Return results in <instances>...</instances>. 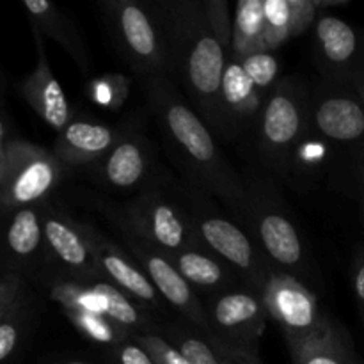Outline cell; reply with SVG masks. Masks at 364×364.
Here are the masks:
<instances>
[{"instance_id": "obj_17", "label": "cell", "mask_w": 364, "mask_h": 364, "mask_svg": "<svg viewBox=\"0 0 364 364\" xmlns=\"http://www.w3.org/2000/svg\"><path fill=\"white\" fill-rule=\"evenodd\" d=\"M32 34H34L38 60H36L34 70L18 84V91H20L21 98L27 102V105L52 130L60 134L73 121L75 114L63 85L59 84L52 66H50L41 32L32 28Z\"/></svg>"}, {"instance_id": "obj_30", "label": "cell", "mask_w": 364, "mask_h": 364, "mask_svg": "<svg viewBox=\"0 0 364 364\" xmlns=\"http://www.w3.org/2000/svg\"><path fill=\"white\" fill-rule=\"evenodd\" d=\"M28 313L31 311L23 299L0 320V364L7 361L20 347L28 329Z\"/></svg>"}, {"instance_id": "obj_11", "label": "cell", "mask_w": 364, "mask_h": 364, "mask_svg": "<svg viewBox=\"0 0 364 364\" xmlns=\"http://www.w3.org/2000/svg\"><path fill=\"white\" fill-rule=\"evenodd\" d=\"M313 52L323 80L359 85L364 78V28L333 13H320L313 25Z\"/></svg>"}, {"instance_id": "obj_25", "label": "cell", "mask_w": 364, "mask_h": 364, "mask_svg": "<svg viewBox=\"0 0 364 364\" xmlns=\"http://www.w3.org/2000/svg\"><path fill=\"white\" fill-rule=\"evenodd\" d=\"M318 14L315 0H265L263 52H274L281 43L313 28Z\"/></svg>"}, {"instance_id": "obj_32", "label": "cell", "mask_w": 364, "mask_h": 364, "mask_svg": "<svg viewBox=\"0 0 364 364\" xmlns=\"http://www.w3.org/2000/svg\"><path fill=\"white\" fill-rule=\"evenodd\" d=\"M134 338L149 352L156 364H191L183 358V354L160 333L134 334Z\"/></svg>"}, {"instance_id": "obj_15", "label": "cell", "mask_w": 364, "mask_h": 364, "mask_svg": "<svg viewBox=\"0 0 364 364\" xmlns=\"http://www.w3.org/2000/svg\"><path fill=\"white\" fill-rule=\"evenodd\" d=\"M84 230L87 235L89 245H91L92 256L96 259V265H98L100 276L103 279L119 288L121 291H124L128 297L134 299L137 304H141L148 311L153 313L166 308L167 304L162 301V297L155 290L151 281L148 279L144 270L123 247L114 244L110 238L100 233L91 224H84Z\"/></svg>"}, {"instance_id": "obj_10", "label": "cell", "mask_w": 364, "mask_h": 364, "mask_svg": "<svg viewBox=\"0 0 364 364\" xmlns=\"http://www.w3.org/2000/svg\"><path fill=\"white\" fill-rule=\"evenodd\" d=\"M206 316L205 336L226 347L258 355L265 333V302L259 291L238 287L203 299Z\"/></svg>"}, {"instance_id": "obj_6", "label": "cell", "mask_w": 364, "mask_h": 364, "mask_svg": "<svg viewBox=\"0 0 364 364\" xmlns=\"http://www.w3.org/2000/svg\"><path fill=\"white\" fill-rule=\"evenodd\" d=\"M311 89L302 78L281 77L256 123V151L272 173L287 178L295 149L308 134Z\"/></svg>"}, {"instance_id": "obj_20", "label": "cell", "mask_w": 364, "mask_h": 364, "mask_svg": "<svg viewBox=\"0 0 364 364\" xmlns=\"http://www.w3.org/2000/svg\"><path fill=\"white\" fill-rule=\"evenodd\" d=\"M294 364H361L350 334L327 315L315 333L284 340Z\"/></svg>"}, {"instance_id": "obj_21", "label": "cell", "mask_w": 364, "mask_h": 364, "mask_svg": "<svg viewBox=\"0 0 364 364\" xmlns=\"http://www.w3.org/2000/svg\"><path fill=\"white\" fill-rule=\"evenodd\" d=\"M23 7L31 27L55 41L70 55L78 71L87 75L91 71V55L73 18L48 0H25Z\"/></svg>"}, {"instance_id": "obj_2", "label": "cell", "mask_w": 364, "mask_h": 364, "mask_svg": "<svg viewBox=\"0 0 364 364\" xmlns=\"http://www.w3.org/2000/svg\"><path fill=\"white\" fill-rule=\"evenodd\" d=\"M141 87L167 148L192 187L223 203L240 223L247 203L245 180L220 151L208 124L171 77H141Z\"/></svg>"}, {"instance_id": "obj_12", "label": "cell", "mask_w": 364, "mask_h": 364, "mask_svg": "<svg viewBox=\"0 0 364 364\" xmlns=\"http://www.w3.org/2000/svg\"><path fill=\"white\" fill-rule=\"evenodd\" d=\"M262 297L269 318L279 326L284 340L315 333L327 316L311 288L277 269L263 287Z\"/></svg>"}, {"instance_id": "obj_40", "label": "cell", "mask_w": 364, "mask_h": 364, "mask_svg": "<svg viewBox=\"0 0 364 364\" xmlns=\"http://www.w3.org/2000/svg\"><path fill=\"white\" fill-rule=\"evenodd\" d=\"M60 364H91V363L80 361V359H68V361H63Z\"/></svg>"}, {"instance_id": "obj_8", "label": "cell", "mask_w": 364, "mask_h": 364, "mask_svg": "<svg viewBox=\"0 0 364 364\" xmlns=\"http://www.w3.org/2000/svg\"><path fill=\"white\" fill-rule=\"evenodd\" d=\"M66 167L53 151L21 139H9L0 173V215L45 205L59 187Z\"/></svg>"}, {"instance_id": "obj_29", "label": "cell", "mask_w": 364, "mask_h": 364, "mask_svg": "<svg viewBox=\"0 0 364 364\" xmlns=\"http://www.w3.org/2000/svg\"><path fill=\"white\" fill-rule=\"evenodd\" d=\"M242 63V68L251 78L252 84L256 85L259 92L269 96L274 85L279 82V70L281 63L279 57L274 52H255L245 57H238Z\"/></svg>"}, {"instance_id": "obj_19", "label": "cell", "mask_w": 364, "mask_h": 364, "mask_svg": "<svg viewBox=\"0 0 364 364\" xmlns=\"http://www.w3.org/2000/svg\"><path fill=\"white\" fill-rule=\"evenodd\" d=\"M124 130L127 124L110 127L87 117H73V121L57 134L52 151L64 167L98 166Z\"/></svg>"}, {"instance_id": "obj_35", "label": "cell", "mask_w": 364, "mask_h": 364, "mask_svg": "<svg viewBox=\"0 0 364 364\" xmlns=\"http://www.w3.org/2000/svg\"><path fill=\"white\" fill-rule=\"evenodd\" d=\"M352 291H354L355 306H358L359 318L364 327V245L355 251L354 259H352Z\"/></svg>"}, {"instance_id": "obj_26", "label": "cell", "mask_w": 364, "mask_h": 364, "mask_svg": "<svg viewBox=\"0 0 364 364\" xmlns=\"http://www.w3.org/2000/svg\"><path fill=\"white\" fill-rule=\"evenodd\" d=\"M265 38V0H238L233 13L231 55L245 57L263 52Z\"/></svg>"}, {"instance_id": "obj_42", "label": "cell", "mask_w": 364, "mask_h": 364, "mask_svg": "<svg viewBox=\"0 0 364 364\" xmlns=\"http://www.w3.org/2000/svg\"><path fill=\"white\" fill-rule=\"evenodd\" d=\"M0 173H2V171H0Z\"/></svg>"}, {"instance_id": "obj_14", "label": "cell", "mask_w": 364, "mask_h": 364, "mask_svg": "<svg viewBox=\"0 0 364 364\" xmlns=\"http://www.w3.org/2000/svg\"><path fill=\"white\" fill-rule=\"evenodd\" d=\"M43 230L48 259L57 272L80 281L102 277L85 235L84 223H78L68 213L45 205Z\"/></svg>"}, {"instance_id": "obj_41", "label": "cell", "mask_w": 364, "mask_h": 364, "mask_svg": "<svg viewBox=\"0 0 364 364\" xmlns=\"http://www.w3.org/2000/svg\"><path fill=\"white\" fill-rule=\"evenodd\" d=\"M358 89H359V95H361V98H363V103H364V78L361 80V84L358 85Z\"/></svg>"}, {"instance_id": "obj_9", "label": "cell", "mask_w": 364, "mask_h": 364, "mask_svg": "<svg viewBox=\"0 0 364 364\" xmlns=\"http://www.w3.org/2000/svg\"><path fill=\"white\" fill-rule=\"evenodd\" d=\"M308 132L334 151H364V103L358 85L323 80L311 91Z\"/></svg>"}, {"instance_id": "obj_28", "label": "cell", "mask_w": 364, "mask_h": 364, "mask_svg": "<svg viewBox=\"0 0 364 364\" xmlns=\"http://www.w3.org/2000/svg\"><path fill=\"white\" fill-rule=\"evenodd\" d=\"M156 333L173 343L191 364H220L219 355L210 345L208 338L185 320L180 323L160 326Z\"/></svg>"}, {"instance_id": "obj_13", "label": "cell", "mask_w": 364, "mask_h": 364, "mask_svg": "<svg viewBox=\"0 0 364 364\" xmlns=\"http://www.w3.org/2000/svg\"><path fill=\"white\" fill-rule=\"evenodd\" d=\"M124 245L128 249V255L144 270L162 301L171 309H174L185 322L205 334L206 316L203 299H199L198 291L174 269L166 252L159 251L130 235H124Z\"/></svg>"}, {"instance_id": "obj_34", "label": "cell", "mask_w": 364, "mask_h": 364, "mask_svg": "<svg viewBox=\"0 0 364 364\" xmlns=\"http://www.w3.org/2000/svg\"><path fill=\"white\" fill-rule=\"evenodd\" d=\"M105 352L112 364H156L149 352L134 336Z\"/></svg>"}, {"instance_id": "obj_39", "label": "cell", "mask_w": 364, "mask_h": 364, "mask_svg": "<svg viewBox=\"0 0 364 364\" xmlns=\"http://www.w3.org/2000/svg\"><path fill=\"white\" fill-rule=\"evenodd\" d=\"M7 144H9V141H0V171H2V164L4 160H6Z\"/></svg>"}, {"instance_id": "obj_4", "label": "cell", "mask_w": 364, "mask_h": 364, "mask_svg": "<svg viewBox=\"0 0 364 364\" xmlns=\"http://www.w3.org/2000/svg\"><path fill=\"white\" fill-rule=\"evenodd\" d=\"M100 9L114 46L134 73L173 78V57L159 2L105 0Z\"/></svg>"}, {"instance_id": "obj_16", "label": "cell", "mask_w": 364, "mask_h": 364, "mask_svg": "<svg viewBox=\"0 0 364 364\" xmlns=\"http://www.w3.org/2000/svg\"><path fill=\"white\" fill-rule=\"evenodd\" d=\"M267 96L256 89L238 57H230L223 75L219 98V127L215 139L235 141L255 130Z\"/></svg>"}, {"instance_id": "obj_38", "label": "cell", "mask_w": 364, "mask_h": 364, "mask_svg": "<svg viewBox=\"0 0 364 364\" xmlns=\"http://www.w3.org/2000/svg\"><path fill=\"white\" fill-rule=\"evenodd\" d=\"M6 95H7V80L2 68H0V110L6 109Z\"/></svg>"}, {"instance_id": "obj_7", "label": "cell", "mask_w": 364, "mask_h": 364, "mask_svg": "<svg viewBox=\"0 0 364 364\" xmlns=\"http://www.w3.org/2000/svg\"><path fill=\"white\" fill-rule=\"evenodd\" d=\"M110 217H114L123 235H130L167 255L201 247L183 199L173 198L156 185H146L134 199L114 210Z\"/></svg>"}, {"instance_id": "obj_27", "label": "cell", "mask_w": 364, "mask_h": 364, "mask_svg": "<svg viewBox=\"0 0 364 364\" xmlns=\"http://www.w3.org/2000/svg\"><path fill=\"white\" fill-rule=\"evenodd\" d=\"M64 315L68 316V320L73 323V327L80 333L84 340H87L92 345H98L103 350H109V348L116 347V345L123 343L124 340L130 338V334L121 331L110 320H107L105 316L100 315L98 311H92V309H64Z\"/></svg>"}, {"instance_id": "obj_31", "label": "cell", "mask_w": 364, "mask_h": 364, "mask_svg": "<svg viewBox=\"0 0 364 364\" xmlns=\"http://www.w3.org/2000/svg\"><path fill=\"white\" fill-rule=\"evenodd\" d=\"M128 89H130V82L123 75H103V77L91 82V85H89V96L98 105L116 110L128 98Z\"/></svg>"}, {"instance_id": "obj_18", "label": "cell", "mask_w": 364, "mask_h": 364, "mask_svg": "<svg viewBox=\"0 0 364 364\" xmlns=\"http://www.w3.org/2000/svg\"><path fill=\"white\" fill-rule=\"evenodd\" d=\"M153 166V146L149 139L127 123L119 141L98 164V176L112 191H132L142 187Z\"/></svg>"}, {"instance_id": "obj_24", "label": "cell", "mask_w": 364, "mask_h": 364, "mask_svg": "<svg viewBox=\"0 0 364 364\" xmlns=\"http://www.w3.org/2000/svg\"><path fill=\"white\" fill-rule=\"evenodd\" d=\"M45 205L27 206L7 213L4 230V247L16 265L31 267L41 259H48L43 230Z\"/></svg>"}, {"instance_id": "obj_33", "label": "cell", "mask_w": 364, "mask_h": 364, "mask_svg": "<svg viewBox=\"0 0 364 364\" xmlns=\"http://www.w3.org/2000/svg\"><path fill=\"white\" fill-rule=\"evenodd\" d=\"M25 279L20 274H0V320L25 299Z\"/></svg>"}, {"instance_id": "obj_23", "label": "cell", "mask_w": 364, "mask_h": 364, "mask_svg": "<svg viewBox=\"0 0 364 364\" xmlns=\"http://www.w3.org/2000/svg\"><path fill=\"white\" fill-rule=\"evenodd\" d=\"M167 258L173 263L174 269L183 276V279L198 294H205L206 297L231 290V288L244 287L240 277L223 259H219L203 247L171 252V255H167Z\"/></svg>"}, {"instance_id": "obj_36", "label": "cell", "mask_w": 364, "mask_h": 364, "mask_svg": "<svg viewBox=\"0 0 364 364\" xmlns=\"http://www.w3.org/2000/svg\"><path fill=\"white\" fill-rule=\"evenodd\" d=\"M208 341H210V345L213 347V350L217 352V355H219L220 364H263L262 359H259V355L247 354V352H242V350H237V348L226 347V345L219 343V341H215V340H210V338H208Z\"/></svg>"}, {"instance_id": "obj_3", "label": "cell", "mask_w": 364, "mask_h": 364, "mask_svg": "<svg viewBox=\"0 0 364 364\" xmlns=\"http://www.w3.org/2000/svg\"><path fill=\"white\" fill-rule=\"evenodd\" d=\"M244 180L247 203L240 224L274 269L294 276L311 288V262L279 188L267 178L244 176Z\"/></svg>"}, {"instance_id": "obj_5", "label": "cell", "mask_w": 364, "mask_h": 364, "mask_svg": "<svg viewBox=\"0 0 364 364\" xmlns=\"http://www.w3.org/2000/svg\"><path fill=\"white\" fill-rule=\"evenodd\" d=\"M183 203L201 247L223 259L244 287L262 294L274 267L247 230L237 219L219 212L210 203V196L192 185L183 192Z\"/></svg>"}, {"instance_id": "obj_37", "label": "cell", "mask_w": 364, "mask_h": 364, "mask_svg": "<svg viewBox=\"0 0 364 364\" xmlns=\"http://www.w3.org/2000/svg\"><path fill=\"white\" fill-rule=\"evenodd\" d=\"M358 191H359V208H361V219L364 226V151L361 155V160H359L358 167Z\"/></svg>"}, {"instance_id": "obj_22", "label": "cell", "mask_w": 364, "mask_h": 364, "mask_svg": "<svg viewBox=\"0 0 364 364\" xmlns=\"http://www.w3.org/2000/svg\"><path fill=\"white\" fill-rule=\"evenodd\" d=\"M89 290L91 304L95 311L105 316L107 320L119 327L121 331L128 333L130 336L142 333H156L159 323L153 318V313L142 308L141 304L128 297L124 291L114 287L103 277L85 281Z\"/></svg>"}, {"instance_id": "obj_1", "label": "cell", "mask_w": 364, "mask_h": 364, "mask_svg": "<svg viewBox=\"0 0 364 364\" xmlns=\"http://www.w3.org/2000/svg\"><path fill=\"white\" fill-rule=\"evenodd\" d=\"M173 57V80L208 124L219 127L223 75L231 57L233 14L226 0H162L159 2Z\"/></svg>"}]
</instances>
